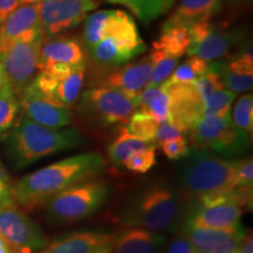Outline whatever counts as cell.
<instances>
[{
	"label": "cell",
	"instance_id": "1",
	"mask_svg": "<svg viewBox=\"0 0 253 253\" xmlns=\"http://www.w3.org/2000/svg\"><path fill=\"white\" fill-rule=\"evenodd\" d=\"M104 167V158L97 153L73 155L24 176L13 183L12 195L21 209L33 211L42 208L60 192L96 178Z\"/></svg>",
	"mask_w": 253,
	"mask_h": 253
},
{
	"label": "cell",
	"instance_id": "2",
	"mask_svg": "<svg viewBox=\"0 0 253 253\" xmlns=\"http://www.w3.org/2000/svg\"><path fill=\"white\" fill-rule=\"evenodd\" d=\"M189 204L178 189L164 181L142 186L126 199L119 212L125 227L177 233L185 221Z\"/></svg>",
	"mask_w": 253,
	"mask_h": 253
},
{
	"label": "cell",
	"instance_id": "3",
	"mask_svg": "<svg viewBox=\"0 0 253 253\" xmlns=\"http://www.w3.org/2000/svg\"><path fill=\"white\" fill-rule=\"evenodd\" d=\"M8 153L17 170L24 169L40 158L75 149L84 144L78 129H52L40 126L21 114L6 136Z\"/></svg>",
	"mask_w": 253,
	"mask_h": 253
},
{
	"label": "cell",
	"instance_id": "4",
	"mask_svg": "<svg viewBox=\"0 0 253 253\" xmlns=\"http://www.w3.org/2000/svg\"><path fill=\"white\" fill-rule=\"evenodd\" d=\"M237 164L238 160L191 148L177 167V175L183 191L198 199L235 189Z\"/></svg>",
	"mask_w": 253,
	"mask_h": 253
},
{
	"label": "cell",
	"instance_id": "5",
	"mask_svg": "<svg viewBox=\"0 0 253 253\" xmlns=\"http://www.w3.org/2000/svg\"><path fill=\"white\" fill-rule=\"evenodd\" d=\"M147 50L134 18L120 9H107L101 39L88 49L97 66L112 68L131 61Z\"/></svg>",
	"mask_w": 253,
	"mask_h": 253
},
{
	"label": "cell",
	"instance_id": "6",
	"mask_svg": "<svg viewBox=\"0 0 253 253\" xmlns=\"http://www.w3.org/2000/svg\"><path fill=\"white\" fill-rule=\"evenodd\" d=\"M112 188L104 179L79 183L50 198L43 205L47 220L58 225L88 219L106 205Z\"/></svg>",
	"mask_w": 253,
	"mask_h": 253
},
{
	"label": "cell",
	"instance_id": "7",
	"mask_svg": "<svg viewBox=\"0 0 253 253\" xmlns=\"http://www.w3.org/2000/svg\"><path fill=\"white\" fill-rule=\"evenodd\" d=\"M192 147L237 160L248 153L251 137L237 129L229 118L202 116L188 134Z\"/></svg>",
	"mask_w": 253,
	"mask_h": 253
},
{
	"label": "cell",
	"instance_id": "8",
	"mask_svg": "<svg viewBox=\"0 0 253 253\" xmlns=\"http://www.w3.org/2000/svg\"><path fill=\"white\" fill-rule=\"evenodd\" d=\"M136 109L134 100L108 87L84 90L78 103L79 115L88 123L101 126H126Z\"/></svg>",
	"mask_w": 253,
	"mask_h": 253
},
{
	"label": "cell",
	"instance_id": "9",
	"mask_svg": "<svg viewBox=\"0 0 253 253\" xmlns=\"http://www.w3.org/2000/svg\"><path fill=\"white\" fill-rule=\"evenodd\" d=\"M0 238L13 253H34L48 244L43 230L17 203L0 208Z\"/></svg>",
	"mask_w": 253,
	"mask_h": 253
},
{
	"label": "cell",
	"instance_id": "10",
	"mask_svg": "<svg viewBox=\"0 0 253 253\" xmlns=\"http://www.w3.org/2000/svg\"><path fill=\"white\" fill-rule=\"evenodd\" d=\"M45 37L33 41H18L0 53L6 84L17 97L33 84L40 72V43Z\"/></svg>",
	"mask_w": 253,
	"mask_h": 253
},
{
	"label": "cell",
	"instance_id": "11",
	"mask_svg": "<svg viewBox=\"0 0 253 253\" xmlns=\"http://www.w3.org/2000/svg\"><path fill=\"white\" fill-rule=\"evenodd\" d=\"M86 66H48L40 69L33 84L53 102L71 109L80 99Z\"/></svg>",
	"mask_w": 253,
	"mask_h": 253
},
{
	"label": "cell",
	"instance_id": "12",
	"mask_svg": "<svg viewBox=\"0 0 253 253\" xmlns=\"http://www.w3.org/2000/svg\"><path fill=\"white\" fill-rule=\"evenodd\" d=\"M188 31L190 45L186 54L197 56L208 62L226 56L244 36L242 31L223 30L210 21L191 25L188 27Z\"/></svg>",
	"mask_w": 253,
	"mask_h": 253
},
{
	"label": "cell",
	"instance_id": "13",
	"mask_svg": "<svg viewBox=\"0 0 253 253\" xmlns=\"http://www.w3.org/2000/svg\"><path fill=\"white\" fill-rule=\"evenodd\" d=\"M43 36L56 37L77 27L97 7L95 0H42L38 4Z\"/></svg>",
	"mask_w": 253,
	"mask_h": 253
},
{
	"label": "cell",
	"instance_id": "14",
	"mask_svg": "<svg viewBox=\"0 0 253 253\" xmlns=\"http://www.w3.org/2000/svg\"><path fill=\"white\" fill-rule=\"evenodd\" d=\"M162 86L169 97L168 121L183 135H188L195 123L203 116V100L194 84H173L166 80Z\"/></svg>",
	"mask_w": 253,
	"mask_h": 253
},
{
	"label": "cell",
	"instance_id": "15",
	"mask_svg": "<svg viewBox=\"0 0 253 253\" xmlns=\"http://www.w3.org/2000/svg\"><path fill=\"white\" fill-rule=\"evenodd\" d=\"M19 107L23 115L47 128L62 129L74 121L71 109L53 102L33 84L19 97Z\"/></svg>",
	"mask_w": 253,
	"mask_h": 253
},
{
	"label": "cell",
	"instance_id": "16",
	"mask_svg": "<svg viewBox=\"0 0 253 253\" xmlns=\"http://www.w3.org/2000/svg\"><path fill=\"white\" fill-rule=\"evenodd\" d=\"M43 36L39 7L36 4H23L0 23V49L4 52L18 41H33Z\"/></svg>",
	"mask_w": 253,
	"mask_h": 253
},
{
	"label": "cell",
	"instance_id": "17",
	"mask_svg": "<svg viewBox=\"0 0 253 253\" xmlns=\"http://www.w3.org/2000/svg\"><path fill=\"white\" fill-rule=\"evenodd\" d=\"M151 72L150 55L144 56L137 61L126 62L116 67L108 68L106 74L100 79L101 87H108L121 91L137 104V100L148 87Z\"/></svg>",
	"mask_w": 253,
	"mask_h": 253
},
{
	"label": "cell",
	"instance_id": "18",
	"mask_svg": "<svg viewBox=\"0 0 253 253\" xmlns=\"http://www.w3.org/2000/svg\"><path fill=\"white\" fill-rule=\"evenodd\" d=\"M181 232L198 253H235L246 236L243 226L232 230H220L183 224Z\"/></svg>",
	"mask_w": 253,
	"mask_h": 253
},
{
	"label": "cell",
	"instance_id": "19",
	"mask_svg": "<svg viewBox=\"0 0 253 253\" xmlns=\"http://www.w3.org/2000/svg\"><path fill=\"white\" fill-rule=\"evenodd\" d=\"M243 209L235 203L203 204L198 201L189 204L184 224L208 229L232 230L240 225Z\"/></svg>",
	"mask_w": 253,
	"mask_h": 253
},
{
	"label": "cell",
	"instance_id": "20",
	"mask_svg": "<svg viewBox=\"0 0 253 253\" xmlns=\"http://www.w3.org/2000/svg\"><path fill=\"white\" fill-rule=\"evenodd\" d=\"M113 235L104 230H78L56 237L34 253H96L112 244Z\"/></svg>",
	"mask_w": 253,
	"mask_h": 253
},
{
	"label": "cell",
	"instance_id": "21",
	"mask_svg": "<svg viewBox=\"0 0 253 253\" xmlns=\"http://www.w3.org/2000/svg\"><path fill=\"white\" fill-rule=\"evenodd\" d=\"M86 66V52L75 38L45 37L40 43V69L48 66Z\"/></svg>",
	"mask_w": 253,
	"mask_h": 253
},
{
	"label": "cell",
	"instance_id": "22",
	"mask_svg": "<svg viewBox=\"0 0 253 253\" xmlns=\"http://www.w3.org/2000/svg\"><path fill=\"white\" fill-rule=\"evenodd\" d=\"M167 237L142 227H126L112 238L113 253H163Z\"/></svg>",
	"mask_w": 253,
	"mask_h": 253
},
{
	"label": "cell",
	"instance_id": "23",
	"mask_svg": "<svg viewBox=\"0 0 253 253\" xmlns=\"http://www.w3.org/2000/svg\"><path fill=\"white\" fill-rule=\"evenodd\" d=\"M223 8V0H179L176 11L163 25L184 26L210 21Z\"/></svg>",
	"mask_w": 253,
	"mask_h": 253
},
{
	"label": "cell",
	"instance_id": "24",
	"mask_svg": "<svg viewBox=\"0 0 253 253\" xmlns=\"http://www.w3.org/2000/svg\"><path fill=\"white\" fill-rule=\"evenodd\" d=\"M156 147L157 145L154 142L142 140L131 135L123 126L120 128L119 135L116 136L115 140L109 144L108 156L110 162L115 166H122L126 158L132 154Z\"/></svg>",
	"mask_w": 253,
	"mask_h": 253
},
{
	"label": "cell",
	"instance_id": "25",
	"mask_svg": "<svg viewBox=\"0 0 253 253\" xmlns=\"http://www.w3.org/2000/svg\"><path fill=\"white\" fill-rule=\"evenodd\" d=\"M189 45L190 36L188 27L163 25L161 36L156 41H154L153 48L181 59V56L186 53Z\"/></svg>",
	"mask_w": 253,
	"mask_h": 253
},
{
	"label": "cell",
	"instance_id": "26",
	"mask_svg": "<svg viewBox=\"0 0 253 253\" xmlns=\"http://www.w3.org/2000/svg\"><path fill=\"white\" fill-rule=\"evenodd\" d=\"M106 1L128 7L144 25L153 23L161 15L167 13L175 4V0H106Z\"/></svg>",
	"mask_w": 253,
	"mask_h": 253
},
{
	"label": "cell",
	"instance_id": "27",
	"mask_svg": "<svg viewBox=\"0 0 253 253\" xmlns=\"http://www.w3.org/2000/svg\"><path fill=\"white\" fill-rule=\"evenodd\" d=\"M169 97L162 84L147 87L137 100V110L149 114L158 123L168 121Z\"/></svg>",
	"mask_w": 253,
	"mask_h": 253
},
{
	"label": "cell",
	"instance_id": "28",
	"mask_svg": "<svg viewBox=\"0 0 253 253\" xmlns=\"http://www.w3.org/2000/svg\"><path fill=\"white\" fill-rule=\"evenodd\" d=\"M19 99L7 84L0 89V140H4L17 121Z\"/></svg>",
	"mask_w": 253,
	"mask_h": 253
},
{
	"label": "cell",
	"instance_id": "29",
	"mask_svg": "<svg viewBox=\"0 0 253 253\" xmlns=\"http://www.w3.org/2000/svg\"><path fill=\"white\" fill-rule=\"evenodd\" d=\"M151 72L148 87H158L167 80L179 63V58H175L160 49L153 48L150 53Z\"/></svg>",
	"mask_w": 253,
	"mask_h": 253
},
{
	"label": "cell",
	"instance_id": "30",
	"mask_svg": "<svg viewBox=\"0 0 253 253\" xmlns=\"http://www.w3.org/2000/svg\"><path fill=\"white\" fill-rule=\"evenodd\" d=\"M209 69V62L197 56H189L182 65L177 66L172 74L167 79L173 84H194Z\"/></svg>",
	"mask_w": 253,
	"mask_h": 253
},
{
	"label": "cell",
	"instance_id": "31",
	"mask_svg": "<svg viewBox=\"0 0 253 253\" xmlns=\"http://www.w3.org/2000/svg\"><path fill=\"white\" fill-rule=\"evenodd\" d=\"M232 125L251 137L253 131V95L244 94L237 100L230 114Z\"/></svg>",
	"mask_w": 253,
	"mask_h": 253
},
{
	"label": "cell",
	"instance_id": "32",
	"mask_svg": "<svg viewBox=\"0 0 253 253\" xmlns=\"http://www.w3.org/2000/svg\"><path fill=\"white\" fill-rule=\"evenodd\" d=\"M158 125L160 123L149 114L136 109L134 114L130 116V119H129V121L126 122L125 128L136 137L154 142Z\"/></svg>",
	"mask_w": 253,
	"mask_h": 253
},
{
	"label": "cell",
	"instance_id": "33",
	"mask_svg": "<svg viewBox=\"0 0 253 253\" xmlns=\"http://www.w3.org/2000/svg\"><path fill=\"white\" fill-rule=\"evenodd\" d=\"M236 99V94L226 88L217 91L203 101L204 110L203 116H223L229 118L231 114V107Z\"/></svg>",
	"mask_w": 253,
	"mask_h": 253
},
{
	"label": "cell",
	"instance_id": "34",
	"mask_svg": "<svg viewBox=\"0 0 253 253\" xmlns=\"http://www.w3.org/2000/svg\"><path fill=\"white\" fill-rule=\"evenodd\" d=\"M214 71L220 74L223 78L224 86L226 89L232 91L233 94L245 93L252 89L253 86V74H237L231 73L224 68L223 62H214L213 65H209Z\"/></svg>",
	"mask_w": 253,
	"mask_h": 253
},
{
	"label": "cell",
	"instance_id": "35",
	"mask_svg": "<svg viewBox=\"0 0 253 253\" xmlns=\"http://www.w3.org/2000/svg\"><path fill=\"white\" fill-rule=\"evenodd\" d=\"M156 148L132 154L123 162L126 170L134 173H147L156 164Z\"/></svg>",
	"mask_w": 253,
	"mask_h": 253
},
{
	"label": "cell",
	"instance_id": "36",
	"mask_svg": "<svg viewBox=\"0 0 253 253\" xmlns=\"http://www.w3.org/2000/svg\"><path fill=\"white\" fill-rule=\"evenodd\" d=\"M194 84L198 91L199 96L202 97L203 101L210 96V95L217 93L219 90H223L225 88L223 78L220 77L219 73L211 67H209L208 71L194 82Z\"/></svg>",
	"mask_w": 253,
	"mask_h": 253
},
{
	"label": "cell",
	"instance_id": "37",
	"mask_svg": "<svg viewBox=\"0 0 253 253\" xmlns=\"http://www.w3.org/2000/svg\"><path fill=\"white\" fill-rule=\"evenodd\" d=\"M160 147L168 160L171 161L181 160V158L185 157L189 154L190 149H191L189 147V142L184 137V135L173 138V140L163 142V143L160 144Z\"/></svg>",
	"mask_w": 253,
	"mask_h": 253
},
{
	"label": "cell",
	"instance_id": "38",
	"mask_svg": "<svg viewBox=\"0 0 253 253\" xmlns=\"http://www.w3.org/2000/svg\"><path fill=\"white\" fill-rule=\"evenodd\" d=\"M237 188H253L252 157L238 160L235 173V189Z\"/></svg>",
	"mask_w": 253,
	"mask_h": 253
},
{
	"label": "cell",
	"instance_id": "39",
	"mask_svg": "<svg viewBox=\"0 0 253 253\" xmlns=\"http://www.w3.org/2000/svg\"><path fill=\"white\" fill-rule=\"evenodd\" d=\"M163 253H198L189 239L179 231L177 236L170 240L164 248Z\"/></svg>",
	"mask_w": 253,
	"mask_h": 253
},
{
	"label": "cell",
	"instance_id": "40",
	"mask_svg": "<svg viewBox=\"0 0 253 253\" xmlns=\"http://www.w3.org/2000/svg\"><path fill=\"white\" fill-rule=\"evenodd\" d=\"M182 135V132L179 131L172 123H170L169 121L161 122L160 125H158L156 134H155L154 143L156 145H160L161 143H163V142L173 140V138L179 137V136Z\"/></svg>",
	"mask_w": 253,
	"mask_h": 253
},
{
	"label": "cell",
	"instance_id": "41",
	"mask_svg": "<svg viewBox=\"0 0 253 253\" xmlns=\"http://www.w3.org/2000/svg\"><path fill=\"white\" fill-rule=\"evenodd\" d=\"M19 6V0H0V23Z\"/></svg>",
	"mask_w": 253,
	"mask_h": 253
},
{
	"label": "cell",
	"instance_id": "42",
	"mask_svg": "<svg viewBox=\"0 0 253 253\" xmlns=\"http://www.w3.org/2000/svg\"><path fill=\"white\" fill-rule=\"evenodd\" d=\"M12 183L9 173L4 164L0 161V191H12Z\"/></svg>",
	"mask_w": 253,
	"mask_h": 253
},
{
	"label": "cell",
	"instance_id": "43",
	"mask_svg": "<svg viewBox=\"0 0 253 253\" xmlns=\"http://www.w3.org/2000/svg\"><path fill=\"white\" fill-rule=\"evenodd\" d=\"M235 253H253V236L250 233L244 237V239L240 242L238 249Z\"/></svg>",
	"mask_w": 253,
	"mask_h": 253
},
{
	"label": "cell",
	"instance_id": "44",
	"mask_svg": "<svg viewBox=\"0 0 253 253\" xmlns=\"http://www.w3.org/2000/svg\"><path fill=\"white\" fill-rule=\"evenodd\" d=\"M15 203L12 191H0V208Z\"/></svg>",
	"mask_w": 253,
	"mask_h": 253
},
{
	"label": "cell",
	"instance_id": "45",
	"mask_svg": "<svg viewBox=\"0 0 253 253\" xmlns=\"http://www.w3.org/2000/svg\"><path fill=\"white\" fill-rule=\"evenodd\" d=\"M0 253H13L1 238H0Z\"/></svg>",
	"mask_w": 253,
	"mask_h": 253
},
{
	"label": "cell",
	"instance_id": "46",
	"mask_svg": "<svg viewBox=\"0 0 253 253\" xmlns=\"http://www.w3.org/2000/svg\"><path fill=\"white\" fill-rule=\"evenodd\" d=\"M6 84V78H5V73L4 69H2V65L1 61H0V89L4 87V84Z\"/></svg>",
	"mask_w": 253,
	"mask_h": 253
},
{
	"label": "cell",
	"instance_id": "47",
	"mask_svg": "<svg viewBox=\"0 0 253 253\" xmlns=\"http://www.w3.org/2000/svg\"><path fill=\"white\" fill-rule=\"evenodd\" d=\"M41 1H42V0H19V5H23V4H36V5H38Z\"/></svg>",
	"mask_w": 253,
	"mask_h": 253
},
{
	"label": "cell",
	"instance_id": "48",
	"mask_svg": "<svg viewBox=\"0 0 253 253\" xmlns=\"http://www.w3.org/2000/svg\"><path fill=\"white\" fill-rule=\"evenodd\" d=\"M96 253H113V251H112V246H110V245L107 246V248L100 250V251L96 252Z\"/></svg>",
	"mask_w": 253,
	"mask_h": 253
},
{
	"label": "cell",
	"instance_id": "49",
	"mask_svg": "<svg viewBox=\"0 0 253 253\" xmlns=\"http://www.w3.org/2000/svg\"><path fill=\"white\" fill-rule=\"evenodd\" d=\"M229 1H237V2H239V1H243V0H229Z\"/></svg>",
	"mask_w": 253,
	"mask_h": 253
},
{
	"label": "cell",
	"instance_id": "50",
	"mask_svg": "<svg viewBox=\"0 0 253 253\" xmlns=\"http://www.w3.org/2000/svg\"><path fill=\"white\" fill-rule=\"evenodd\" d=\"M0 53H1V49H0Z\"/></svg>",
	"mask_w": 253,
	"mask_h": 253
}]
</instances>
